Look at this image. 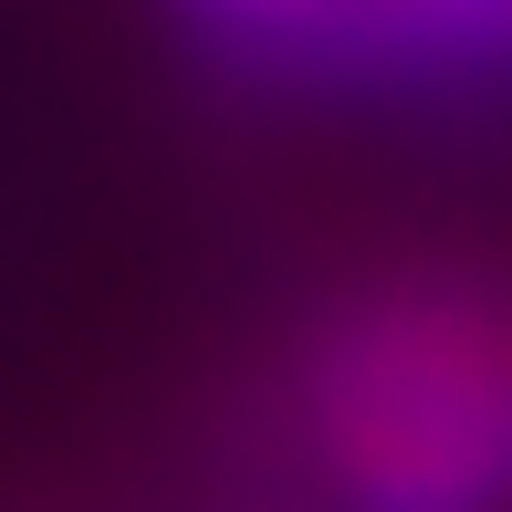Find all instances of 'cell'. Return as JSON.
Returning a JSON list of instances; mask_svg holds the SVG:
<instances>
[{"label":"cell","mask_w":512,"mask_h":512,"mask_svg":"<svg viewBox=\"0 0 512 512\" xmlns=\"http://www.w3.org/2000/svg\"><path fill=\"white\" fill-rule=\"evenodd\" d=\"M335 460L377 512H481L512 492V335L387 314L324 366Z\"/></svg>","instance_id":"1"},{"label":"cell","mask_w":512,"mask_h":512,"mask_svg":"<svg viewBox=\"0 0 512 512\" xmlns=\"http://www.w3.org/2000/svg\"><path fill=\"white\" fill-rule=\"evenodd\" d=\"M209 32L251 63L293 74H366V63H512V0H272V11H220Z\"/></svg>","instance_id":"2"}]
</instances>
